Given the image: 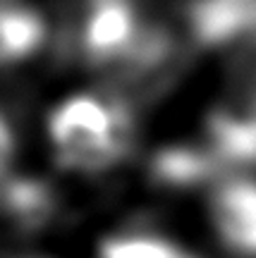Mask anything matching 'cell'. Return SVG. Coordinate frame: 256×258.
<instances>
[{
  "instance_id": "5b68a950",
  "label": "cell",
  "mask_w": 256,
  "mask_h": 258,
  "mask_svg": "<svg viewBox=\"0 0 256 258\" xmlns=\"http://www.w3.org/2000/svg\"><path fill=\"white\" fill-rule=\"evenodd\" d=\"M10 158H12V137H10L8 124L0 120V172L8 167Z\"/></svg>"
},
{
  "instance_id": "277c9868",
  "label": "cell",
  "mask_w": 256,
  "mask_h": 258,
  "mask_svg": "<svg viewBox=\"0 0 256 258\" xmlns=\"http://www.w3.org/2000/svg\"><path fill=\"white\" fill-rule=\"evenodd\" d=\"M103 258H189L163 239L151 237H120L103 244Z\"/></svg>"
},
{
  "instance_id": "6da1fadb",
  "label": "cell",
  "mask_w": 256,
  "mask_h": 258,
  "mask_svg": "<svg viewBox=\"0 0 256 258\" xmlns=\"http://www.w3.org/2000/svg\"><path fill=\"white\" fill-rule=\"evenodd\" d=\"M50 141L65 167L98 170L110 165L125 148L127 129L120 112L91 96H74L48 122Z\"/></svg>"
},
{
  "instance_id": "3957f363",
  "label": "cell",
  "mask_w": 256,
  "mask_h": 258,
  "mask_svg": "<svg viewBox=\"0 0 256 258\" xmlns=\"http://www.w3.org/2000/svg\"><path fill=\"white\" fill-rule=\"evenodd\" d=\"M41 22L27 10H0V62L27 57L41 41Z\"/></svg>"
},
{
  "instance_id": "7a4b0ae2",
  "label": "cell",
  "mask_w": 256,
  "mask_h": 258,
  "mask_svg": "<svg viewBox=\"0 0 256 258\" xmlns=\"http://www.w3.org/2000/svg\"><path fill=\"white\" fill-rule=\"evenodd\" d=\"M220 237L237 251H256V184L223 186L213 199Z\"/></svg>"
}]
</instances>
